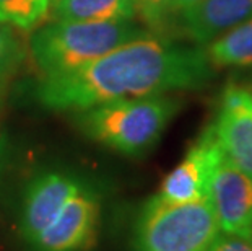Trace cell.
<instances>
[{
	"label": "cell",
	"mask_w": 252,
	"mask_h": 251,
	"mask_svg": "<svg viewBox=\"0 0 252 251\" xmlns=\"http://www.w3.org/2000/svg\"><path fill=\"white\" fill-rule=\"evenodd\" d=\"M213 78L207 51L152 36L127 42L78 71L46 77L37 100L51 109H90L116 100L197 90Z\"/></svg>",
	"instance_id": "obj_1"
},
{
	"label": "cell",
	"mask_w": 252,
	"mask_h": 251,
	"mask_svg": "<svg viewBox=\"0 0 252 251\" xmlns=\"http://www.w3.org/2000/svg\"><path fill=\"white\" fill-rule=\"evenodd\" d=\"M147 36L148 31L130 20L106 23L57 20L33 35L31 54L46 77H56L78 71L116 47Z\"/></svg>",
	"instance_id": "obj_2"
},
{
	"label": "cell",
	"mask_w": 252,
	"mask_h": 251,
	"mask_svg": "<svg viewBox=\"0 0 252 251\" xmlns=\"http://www.w3.org/2000/svg\"><path fill=\"white\" fill-rule=\"evenodd\" d=\"M179 109L164 95L116 100L85 109L82 126L96 141L126 155H143L157 145Z\"/></svg>",
	"instance_id": "obj_3"
},
{
	"label": "cell",
	"mask_w": 252,
	"mask_h": 251,
	"mask_svg": "<svg viewBox=\"0 0 252 251\" xmlns=\"http://www.w3.org/2000/svg\"><path fill=\"white\" fill-rule=\"evenodd\" d=\"M220 237V225L208 199L168 202L153 196L135 222V251H208Z\"/></svg>",
	"instance_id": "obj_4"
},
{
	"label": "cell",
	"mask_w": 252,
	"mask_h": 251,
	"mask_svg": "<svg viewBox=\"0 0 252 251\" xmlns=\"http://www.w3.org/2000/svg\"><path fill=\"white\" fill-rule=\"evenodd\" d=\"M224 157L212 126L189 148L184 160L163 179L159 196L168 202H195L208 199L212 176Z\"/></svg>",
	"instance_id": "obj_5"
},
{
	"label": "cell",
	"mask_w": 252,
	"mask_h": 251,
	"mask_svg": "<svg viewBox=\"0 0 252 251\" xmlns=\"http://www.w3.org/2000/svg\"><path fill=\"white\" fill-rule=\"evenodd\" d=\"M212 129L224 158L252 178V98L244 87L224 88Z\"/></svg>",
	"instance_id": "obj_6"
},
{
	"label": "cell",
	"mask_w": 252,
	"mask_h": 251,
	"mask_svg": "<svg viewBox=\"0 0 252 251\" xmlns=\"http://www.w3.org/2000/svg\"><path fill=\"white\" fill-rule=\"evenodd\" d=\"M208 201L215 211L220 230L246 238L252 222V178L226 158L212 176Z\"/></svg>",
	"instance_id": "obj_7"
},
{
	"label": "cell",
	"mask_w": 252,
	"mask_h": 251,
	"mask_svg": "<svg viewBox=\"0 0 252 251\" xmlns=\"http://www.w3.org/2000/svg\"><path fill=\"white\" fill-rule=\"evenodd\" d=\"M99 202L78 191L63 206L56 220L34 240L36 251H83L96 237Z\"/></svg>",
	"instance_id": "obj_8"
},
{
	"label": "cell",
	"mask_w": 252,
	"mask_h": 251,
	"mask_svg": "<svg viewBox=\"0 0 252 251\" xmlns=\"http://www.w3.org/2000/svg\"><path fill=\"white\" fill-rule=\"evenodd\" d=\"M80 191L75 179L65 175L46 173L26 189L20 215V233L30 245L56 220L63 206Z\"/></svg>",
	"instance_id": "obj_9"
},
{
	"label": "cell",
	"mask_w": 252,
	"mask_h": 251,
	"mask_svg": "<svg viewBox=\"0 0 252 251\" xmlns=\"http://www.w3.org/2000/svg\"><path fill=\"white\" fill-rule=\"evenodd\" d=\"M179 13L186 35L197 44L205 46L251 20L252 0H200Z\"/></svg>",
	"instance_id": "obj_10"
},
{
	"label": "cell",
	"mask_w": 252,
	"mask_h": 251,
	"mask_svg": "<svg viewBox=\"0 0 252 251\" xmlns=\"http://www.w3.org/2000/svg\"><path fill=\"white\" fill-rule=\"evenodd\" d=\"M52 8L57 20L87 23L132 20L137 12L135 0H59Z\"/></svg>",
	"instance_id": "obj_11"
},
{
	"label": "cell",
	"mask_w": 252,
	"mask_h": 251,
	"mask_svg": "<svg viewBox=\"0 0 252 251\" xmlns=\"http://www.w3.org/2000/svg\"><path fill=\"white\" fill-rule=\"evenodd\" d=\"M207 56L217 67L252 66V18L212 41Z\"/></svg>",
	"instance_id": "obj_12"
},
{
	"label": "cell",
	"mask_w": 252,
	"mask_h": 251,
	"mask_svg": "<svg viewBox=\"0 0 252 251\" xmlns=\"http://www.w3.org/2000/svg\"><path fill=\"white\" fill-rule=\"evenodd\" d=\"M51 0H0V23L33 28L49 12Z\"/></svg>",
	"instance_id": "obj_13"
},
{
	"label": "cell",
	"mask_w": 252,
	"mask_h": 251,
	"mask_svg": "<svg viewBox=\"0 0 252 251\" xmlns=\"http://www.w3.org/2000/svg\"><path fill=\"white\" fill-rule=\"evenodd\" d=\"M21 49L8 25L0 23V78L18 62Z\"/></svg>",
	"instance_id": "obj_14"
},
{
	"label": "cell",
	"mask_w": 252,
	"mask_h": 251,
	"mask_svg": "<svg viewBox=\"0 0 252 251\" xmlns=\"http://www.w3.org/2000/svg\"><path fill=\"white\" fill-rule=\"evenodd\" d=\"M137 10H140L148 23H159L171 13V0H135Z\"/></svg>",
	"instance_id": "obj_15"
},
{
	"label": "cell",
	"mask_w": 252,
	"mask_h": 251,
	"mask_svg": "<svg viewBox=\"0 0 252 251\" xmlns=\"http://www.w3.org/2000/svg\"><path fill=\"white\" fill-rule=\"evenodd\" d=\"M208 251H252V243L249 240L234 237V235H224V237H218Z\"/></svg>",
	"instance_id": "obj_16"
},
{
	"label": "cell",
	"mask_w": 252,
	"mask_h": 251,
	"mask_svg": "<svg viewBox=\"0 0 252 251\" xmlns=\"http://www.w3.org/2000/svg\"><path fill=\"white\" fill-rule=\"evenodd\" d=\"M200 0H171V12H182Z\"/></svg>",
	"instance_id": "obj_17"
},
{
	"label": "cell",
	"mask_w": 252,
	"mask_h": 251,
	"mask_svg": "<svg viewBox=\"0 0 252 251\" xmlns=\"http://www.w3.org/2000/svg\"><path fill=\"white\" fill-rule=\"evenodd\" d=\"M246 240H249V242L252 243V222H251V227L248 230V235H246Z\"/></svg>",
	"instance_id": "obj_18"
},
{
	"label": "cell",
	"mask_w": 252,
	"mask_h": 251,
	"mask_svg": "<svg viewBox=\"0 0 252 251\" xmlns=\"http://www.w3.org/2000/svg\"><path fill=\"white\" fill-rule=\"evenodd\" d=\"M244 88H246V92H248V93H249V97L252 98V82H251V83H248V85H246V87H244Z\"/></svg>",
	"instance_id": "obj_19"
},
{
	"label": "cell",
	"mask_w": 252,
	"mask_h": 251,
	"mask_svg": "<svg viewBox=\"0 0 252 251\" xmlns=\"http://www.w3.org/2000/svg\"><path fill=\"white\" fill-rule=\"evenodd\" d=\"M56 2H59V0H51V5H54Z\"/></svg>",
	"instance_id": "obj_20"
}]
</instances>
